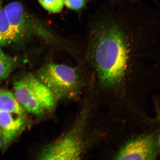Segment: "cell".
I'll return each mask as SVG.
<instances>
[{
  "instance_id": "cell-2",
  "label": "cell",
  "mask_w": 160,
  "mask_h": 160,
  "mask_svg": "<svg viewBox=\"0 0 160 160\" xmlns=\"http://www.w3.org/2000/svg\"><path fill=\"white\" fill-rule=\"evenodd\" d=\"M14 95L25 111L39 115L54 107L56 100L51 91L32 74L24 76L13 84Z\"/></svg>"
},
{
  "instance_id": "cell-7",
  "label": "cell",
  "mask_w": 160,
  "mask_h": 160,
  "mask_svg": "<svg viewBox=\"0 0 160 160\" xmlns=\"http://www.w3.org/2000/svg\"><path fill=\"white\" fill-rule=\"evenodd\" d=\"M25 124L24 118L0 112V130L3 149H7L12 142Z\"/></svg>"
},
{
  "instance_id": "cell-15",
  "label": "cell",
  "mask_w": 160,
  "mask_h": 160,
  "mask_svg": "<svg viewBox=\"0 0 160 160\" xmlns=\"http://www.w3.org/2000/svg\"><path fill=\"white\" fill-rule=\"evenodd\" d=\"M1 141H0V148H1Z\"/></svg>"
},
{
  "instance_id": "cell-14",
  "label": "cell",
  "mask_w": 160,
  "mask_h": 160,
  "mask_svg": "<svg viewBox=\"0 0 160 160\" xmlns=\"http://www.w3.org/2000/svg\"><path fill=\"white\" fill-rule=\"evenodd\" d=\"M2 3V1L1 0H0V10L1 9Z\"/></svg>"
},
{
  "instance_id": "cell-3",
  "label": "cell",
  "mask_w": 160,
  "mask_h": 160,
  "mask_svg": "<svg viewBox=\"0 0 160 160\" xmlns=\"http://www.w3.org/2000/svg\"><path fill=\"white\" fill-rule=\"evenodd\" d=\"M35 76L51 91L56 100L74 92L79 83L76 70L65 65L48 64L39 69Z\"/></svg>"
},
{
  "instance_id": "cell-9",
  "label": "cell",
  "mask_w": 160,
  "mask_h": 160,
  "mask_svg": "<svg viewBox=\"0 0 160 160\" xmlns=\"http://www.w3.org/2000/svg\"><path fill=\"white\" fill-rule=\"evenodd\" d=\"M14 42L12 33L5 10H0V46Z\"/></svg>"
},
{
  "instance_id": "cell-10",
  "label": "cell",
  "mask_w": 160,
  "mask_h": 160,
  "mask_svg": "<svg viewBox=\"0 0 160 160\" xmlns=\"http://www.w3.org/2000/svg\"><path fill=\"white\" fill-rule=\"evenodd\" d=\"M16 65L15 58L7 54L0 48V81L7 78Z\"/></svg>"
},
{
  "instance_id": "cell-5",
  "label": "cell",
  "mask_w": 160,
  "mask_h": 160,
  "mask_svg": "<svg viewBox=\"0 0 160 160\" xmlns=\"http://www.w3.org/2000/svg\"><path fill=\"white\" fill-rule=\"evenodd\" d=\"M158 142L153 135L141 136L123 146L115 157L116 160H155L158 154Z\"/></svg>"
},
{
  "instance_id": "cell-11",
  "label": "cell",
  "mask_w": 160,
  "mask_h": 160,
  "mask_svg": "<svg viewBox=\"0 0 160 160\" xmlns=\"http://www.w3.org/2000/svg\"><path fill=\"white\" fill-rule=\"evenodd\" d=\"M44 9L50 12L58 13L63 9L65 0H38Z\"/></svg>"
},
{
  "instance_id": "cell-1",
  "label": "cell",
  "mask_w": 160,
  "mask_h": 160,
  "mask_svg": "<svg viewBox=\"0 0 160 160\" xmlns=\"http://www.w3.org/2000/svg\"><path fill=\"white\" fill-rule=\"evenodd\" d=\"M126 39L118 24L112 20L98 22L92 31L90 57L104 85L117 84L124 77L129 58Z\"/></svg>"
},
{
  "instance_id": "cell-4",
  "label": "cell",
  "mask_w": 160,
  "mask_h": 160,
  "mask_svg": "<svg viewBox=\"0 0 160 160\" xmlns=\"http://www.w3.org/2000/svg\"><path fill=\"white\" fill-rule=\"evenodd\" d=\"M81 123L79 121L62 137L46 147L38 158L42 160H79L83 151Z\"/></svg>"
},
{
  "instance_id": "cell-13",
  "label": "cell",
  "mask_w": 160,
  "mask_h": 160,
  "mask_svg": "<svg viewBox=\"0 0 160 160\" xmlns=\"http://www.w3.org/2000/svg\"><path fill=\"white\" fill-rule=\"evenodd\" d=\"M118 1V0H111V1L113 3H114L116 2L117 1Z\"/></svg>"
},
{
  "instance_id": "cell-12",
  "label": "cell",
  "mask_w": 160,
  "mask_h": 160,
  "mask_svg": "<svg viewBox=\"0 0 160 160\" xmlns=\"http://www.w3.org/2000/svg\"><path fill=\"white\" fill-rule=\"evenodd\" d=\"M88 0H65L64 4L68 8L78 11L84 7Z\"/></svg>"
},
{
  "instance_id": "cell-8",
  "label": "cell",
  "mask_w": 160,
  "mask_h": 160,
  "mask_svg": "<svg viewBox=\"0 0 160 160\" xmlns=\"http://www.w3.org/2000/svg\"><path fill=\"white\" fill-rule=\"evenodd\" d=\"M0 112L25 117V111L18 102L14 95L8 90L0 89Z\"/></svg>"
},
{
  "instance_id": "cell-16",
  "label": "cell",
  "mask_w": 160,
  "mask_h": 160,
  "mask_svg": "<svg viewBox=\"0 0 160 160\" xmlns=\"http://www.w3.org/2000/svg\"><path fill=\"white\" fill-rule=\"evenodd\" d=\"M0 136H1V130H0Z\"/></svg>"
},
{
  "instance_id": "cell-6",
  "label": "cell",
  "mask_w": 160,
  "mask_h": 160,
  "mask_svg": "<svg viewBox=\"0 0 160 160\" xmlns=\"http://www.w3.org/2000/svg\"><path fill=\"white\" fill-rule=\"evenodd\" d=\"M5 9L12 33L14 42L23 37L28 28V22L21 4L13 2L8 4Z\"/></svg>"
}]
</instances>
